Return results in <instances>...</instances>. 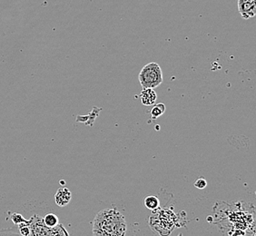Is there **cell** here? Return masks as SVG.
Segmentation results:
<instances>
[{"label":"cell","instance_id":"cell-13","mask_svg":"<svg viewBox=\"0 0 256 236\" xmlns=\"http://www.w3.org/2000/svg\"><path fill=\"white\" fill-rule=\"evenodd\" d=\"M183 236V235H182V234H180V235H179V236Z\"/></svg>","mask_w":256,"mask_h":236},{"label":"cell","instance_id":"cell-7","mask_svg":"<svg viewBox=\"0 0 256 236\" xmlns=\"http://www.w3.org/2000/svg\"><path fill=\"white\" fill-rule=\"evenodd\" d=\"M145 206L148 210L156 211L160 207V201L156 196H147L145 198Z\"/></svg>","mask_w":256,"mask_h":236},{"label":"cell","instance_id":"cell-6","mask_svg":"<svg viewBox=\"0 0 256 236\" xmlns=\"http://www.w3.org/2000/svg\"><path fill=\"white\" fill-rule=\"evenodd\" d=\"M157 99L155 89L152 88H144L141 92L140 100L144 106H153L156 104Z\"/></svg>","mask_w":256,"mask_h":236},{"label":"cell","instance_id":"cell-3","mask_svg":"<svg viewBox=\"0 0 256 236\" xmlns=\"http://www.w3.org/2000/svg\"><path fill=\"white\" fill-rule=\"evenodd\" d=\"M138 79L144 88L155 89L163 83V73L157 63H149L145 65L138 75Z\"/></svg>","mask_w":256,"mask_h":236},{"label":"cell","instance_id":"cell-14","mask_svg":"<svg viewBox=\"0 0 256 236\" xmlns=\"http://www.w3.org/2000/svg\"></svg>","mask_w":256,"mask_h":236},{"label":"cell","instance_id":"cell-11","mask_svg":"<svg viewBox=\"0 0 256 236\" xmlns=\"http://www.w3.org/2000/svg\"><path fill=\"white\" fill-rule=\"evenodd\" d=\"M11 220L16 226H19L21 224H24L27 221L25 218L23 217V216H21L20 214H17V213H14V214L11 215Z\"/></svg>","mask_w":256,"mask_h":236},{"label":"cell","instance_id":"cell-12","mask_svg":"<svg viewBox=\"0 0 256 236\" xmlns=\"http://www.w3.org/2000/svg\"><path fill=\"white\" fill-rule=\"evenodd\" d=\"M195 186H196L197 189L202 190V189L206 188V186H207V182H206V179H204V178H199V179H197L196 183H195Z\"/></svg>","mask_w":256,"mask_h":236},{"label":"cell","instance_id":"cell-9","mask_svg":"<svg viewBox=\"0 0 256 236\" xmlns=\"http://www.w3.org/2000/svg\"><path fill=\"white\" fill-rule=\"evenodd\" d=\"M43 222L45 226L49 227H55L59 224V219L58 217L55 216V214H47L43 217Z\"/></svg>","mask_w":256,"mask_h":236},{"label":"cell","instance_id":"cell-5","mask_svg":"<svg viewBox=\"0 0 256 236\" xmlns=\"http://www.w3.org/2000/svg\"><path fill=\"white\" fill-rule=\"evenodd\" d=\"M71 199H72V194L70 190L66 187L60 188L55 193V204L60 207L67 206L70 203Z\"/></svg>","mask_w":256,"mask_h":236},{"label":"cell","instance_id":"cell-1","mask_svg":"<svg viewBox=\"0 0 256 236\" xmlns=\"http://www.w3.org/2000/svg\"><path fill=\"white\" fill-rule=\"evenodd\" d=\"M126 218L116 209H105L96 215L93 222V236H125Z\"/></svg>","mask_w":256,"mask_h":236},{"label":"cell","instance_id":"cell-2","mask_svg":"<svg viewBox=\"0 0 256 236\" xmlns=\"http://www.w3.org/2000/svg\"><path fill=\"white\" fill-rule=\"evenodd\" d=\"M28 226L30 229L29 236H69L65 226L58 224L55 227L45 226L43 217L34 215L28 220Z\"/></svg>","mask_w":256,"mask_h":236},{"label":"cell","instance_id":"cell-4","mask_svg":"<svg viewBox=\"0 0 256 236\" xmlns=\"http://www.w3.org/2000/svg\"><path fill=\"white\" fill-rule=\"evenodd\" d=\"M238 10L244 19H249L256 15V0H238Z\"/></svg>","mask_w":256,"mask_h":236},{"label":"cell","instance_id":"cell-8","mask_svg":"<svg viewBox=\"0 0 256 236\" xmlns=\"http://www.w3.org/2000/svg\"><path fill=\"white\" fill-rule=\"evenodd\" d=\"M165 112H166V106L164 104H155V106H153V108L150 111L151 116L153 119H156L161 116H163Z\"/></svg>","mask_w":256,"mask_h":236},{"label":"cell","instance_id":"cell-10","mask_svg":"<svg viewBox=\"0 0 256 236\" xmlns=\"http://www.w3.org/2000/svg\"><path fill=\"white\" fill-rule=\"evenodd\" d=\"M0 236H22L17 227L16 228H8V229H2L0 230Z\"/></svg>","mask_w":256,"mask_h":236}]
</instances>
